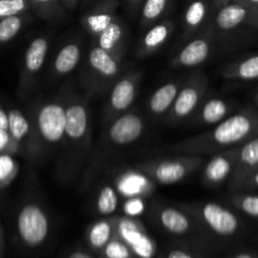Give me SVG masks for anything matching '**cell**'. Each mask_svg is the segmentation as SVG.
Listing matches in <instances>:
<instances>
[{
  "label": "cell",
  "instance_id": "cell-1",
  "mask_svg": "<svg viewBox=\"0 0 258 258\" xmlns=\"http://www.w3.org/2000/svg\"><path fill=\"white\" fill-rule=\"evenodd\" d=\"M257 128V116L251 111H241L229 115L222 122L214 125L206 133L186 138L168 146L166 150L171 154L213 155L246 143Z\"/></svg>",
  "mask_w": 258,
  "mask_h": 258
},
{
  "label": "cell",
  "instance_id": "cell-2",
  "mask_svg": "<svg viewBox=\"0 0 258 258\" xmlns=\"http://www.w3.org/2000/svg\"><path fill=\"white\" fill-rule=\"evenodd\" d=\"M92 117L87 96L67 88V123L62 145L60 174L73 178L83 165L91 150Z\"/></svg>",
  "mask_w": 258,
  "mask_h": 258
},
{
  "label": "cell",
  "instance_id": "cell-3",
  "mask_svg": "<svg viewBox=\"0 0 258 258\" xmlns=\"http://www.w3.org/2000/svg\"><path fill=\"white\" fill-rule=\"evenodd\" d=\"M44 154L60 148L67 123V88L48 100L37 101L29 111Z\"/></svg>",
  "mask_w": 258,
  "mask_h": 258
},
{
  "label": "cell",
  "instance_id": "cell-4",
  "mask_svg": "<svg viewBox=\"0 0 258 258\" xmlns=\"http://www.w3.org/2000/svg\"><path fill=\"white\" fill-rule=\"evenodd\" d=\"M123 62V57L111 54L93 43L85 55L81 75L87 96L102 95L110 91L126 70Z\"/></svg>",
  "mask_w": 258,
  "mask_h": 258
},
{
  "label": "cell",
  "instance_id": "cell-5",
  "mask_svg": "<svg viewBox=\"0 0 258 258\" xmlns=\"http://www.w3.org/2000/svg\"><path fill=\"white\" fill-rule=\"evenodd\" d=\"M15 231L24 246L34 248L47 241L50 232L49 212L44 202L33 193L22 198L15 214Z\"/></svg>",
  "mask_w": 258,
  "mask_h": 258
},
{
  "label": "cell",
  "instance_id": "cell-6",
  "mask_svg": "<svg viewBox=\"0 0 258 258\" xmlns=\"http://www.w3.org/2000/svg\"><path fill=\"white\" fill-rule=\"evenodd\" d=\"M203 155L176 154L175 156L148 159L141 161L136 168L146 174L155 184L170 185L179 183L196 173L204 164Z\"/></svg>",
  "mask_w": 258,
  "mask_h": 258
},
{
  "label": "cell",
  "instance_id": "cell-7",
  "mask_svg": "<svg viewBox=\"0 0 258 258\" xmlns=\"http://www.w3.org/2000/svg\"><path fill=\"white\" fill-rule=\"evenodd\" d=\"M208 87L209 81L206 73L196 72L185 78L173 107L165 116V123L175 126L190 120L208 95Z\"/></svg>",
  "mask_w": 258,
  "mask_h": 258
},
{
  "label": "cell",
  "instance_id": "cell-8",
  "mask_svg": "<svg viewBox=\"0 0 258 258\" xmlns=\"http://www.w3.org/2000/svg\"><path fill=\"white\" fill-rule=\"evenodd\" d=\"M145 131V118L139 110H128L106 125L102 136V146L108 150L127 148L139 141Z\"/></svg>",
  "mask_w": 258,
  "mask_h": 258
},
{
  "label": "cell",
  "instance_id": "cell-9",
  "mask_svg": "<svg viewBox=\"0 0 258 258\" xmlns=\"http://www.w3.org/2000/svg\"><path fill=\"white\" fill-rule=\"evenodd\" d=\"M49 48L50 37L45 34H40L33 38L25 48L17 90L18 96L23 100H25L34 90L38 76L42 72L45 60H47Z\"/></svg>",
  "mask_w": 258,
  "mask_h": 258
},
{
  "label": "cell",
  "instance_id": "cell-10",
  "mask_svg": "<svg viewBox=\"0 0 258 258\" xmlns=\"http://www.w3.org/2000/svg\"><path fill=\"white\" fill-rule=\"evenodd\" d=\"M141 73L134 68H127L117 78L110 90L107 100L103 106V123L107 125L122 113L127 112L133 107L139 95Z\"/></svg>",
  "mask_w": 258,
  "mask_h": 258
},
{
  "label": "cell",
  "instance_id": "cell-11",
  "mask_svg": "<svg viewBox=\"0 0 258 258\" xmlns=\"http://www.w3.org/2000/svg\"><path fill=\"white\" fill-rule=\"evenodd\" d=\"M185 211L206 224L212 232L222 237L236 233L239 221L231 209L214 202H196L185 204Z\"/></svg>",
  "mask_w": 258,
  "mask_h": 258
},
{
  "label": "cell",
  "instance_id": "cell-12",
  "mask_svg": "<svg viewBox=\"0 0 258 258\" xmlns=\"http://www.w3.org/2000/svg\"><path fill=\"white\" fill-rule=\"evenodd\" d=\"M8 130L19 146V154L34 163L43 159L45 155L44 150L30 116L23 113L19 108L12 107L8 110Z\"/></svg>",
  "mask_w": 258,
  "mask_h": 258
},
{
  "label": "cell",
  "instance_id": "cell-13",
  "mask_svg": "<svg viewBox=\"0 0 258 258\" xmlns=\"http://www.w3.org/2000/svg\"><path fill=\"white\" fill-rule=\"evenodd\" d=\"M214 34L216 33L212 23H209L196 38L189 39L186 44L174 55L170 62L171 68H194L206 63L213 53Z\"/></svg>",
  "mask_w": 258,
  "mask_h": 258
},
{
  "label": "cell",
  "instance_id": "cell-14",
  "mask_svg": "<svg viewBox=\"0 0 258 258\" xmlns=\"http://www.w3.org/2000/svg\"><path fill=\"white\" fill-rule=\"evenodd\" d=\"M115 234L131 248L134 254L140 258H153L155 243L146 233L145 228L136 217H115Z\"/></svg>",
  "mask_w": 258,
  "mask_h": 258
},
{
  "label": "cell",
  "instance_id": "cell-15",
  "mask_svg": "<svg viewBox=\"0 0 258 258\" xmlns=\"http://www.w3.org/2000/svg\"><path fill=\"white\" fill-rule=\"evenodd\" d=\"M237 155H238V148H232L213 154L203 168L202 183L207 188L216 189L224 181L231 179L236 168Z\"/></svg>",
  "mask_w": 258,
  "mask_h": 258
},
{
  "label": "cell",
  "instance_id": "cell-16",
  "mask_svg": "<svg viewBox=\"0 0 258 258\" xmlns=\"http://www.w3.org/2000/svg\"><path fill=\"white\" fill-rule=\"evenodd\" d=\"M112 183L123 199H146L154 193L156 186V184L139 168L123 169L115 176Z\"/></svg>",
  "mask_w": 258,
  "mask_h": 258
},
{
  "label": "cell",
  "instance_id": "cell-17",
  "mask_svg": "<svg viewBox=\"0 0 258 258\" xmlns=\"http://www.w3.org/2000/svg\"><path fill=\"white\" fill-rule=\"evenodd\" d=\"M83 60V42L81 38L70 39L62 44L53 57L49 67V80L52 82L66 78L75 72Z\"/></svg>",
  "mask_w": 258,
  "mask_h": 258
},
{
  "label": "cell",
  "instance_id": "cell-18",
  "mask_svg": "<svg viewBox=\"0 0 258 258\" xmlns=\"http://www.w3.org/2000/svg\"><path fill=\"white\" fill-rule=\"evenodd\" d=\"M117 7L118 0H98L82 15L81 23L93 39L117 19Z\"/></svg>",
  "mask_w": 258,
  "mask_h": 258
},
{
  "label": "cell",
  "instance_id": "cell-19",
  "mask_svg": "<svg viewBox=\"0 0 258 258\" xmlns=\"http://www.w3.org/2000/svg\"><path fill=\"white\" fill-rule=\"evenodd\" d=\"M232 111L233 105L231 101L216 96L208 97L207 95L189 121L194 126H214L228 117Z\"/></svg>",
  "mask_w": 258,
  "mask_h": 258
},
{
  "label": "cell",
  "instance_id": "cell-20",
  "mask_svg": "<svg viewBox=\"0 0 258 258\" xmlns=\"http://www.w3.org/2000/svg\"><path fill=\"white\" fill-rule=\"evenodd\" d=\"M175 29V23L170 19H163L148 28L136 48L135 55L141 59L155 54L165 45Z\"/></svg>",
  "mask_w": 258,
  "mask_h": 258
},
{
  "label": "cell",
  "instance_id": "cell-21",
  "mask_svg": "<svg viewBox=\"0 0 258 258\" xmlns=\"http://www.w3.org/2000/svg\"><path fill=\"white\" fill-rule=\"evenodd\" d=\"M128 39H130V32H128L127 25L118 17L115 22L111 23L93 39V43H96L102 49L107 50L111 54L125 58L128 47Z\"/></svg>",
  "mask_w": 258,
  "mask_h": 258
},
{
  "label": "cell",
  "instance_id": "cell-22",
  "mask_svg": "<svg viewBox=\"0 0 258 258\" xmlns=\"http://www.w3.org/2000/svg\"><path fill=\"white\" fill-rule=\"evenodd\" d=\"M154 217L165 231L173 234H185L193 228L191 214L185 209H178L171 206L154 203Z\"/></svg>",
  "mask_w": 258,
  "mask_h": 258
},
{
  "label": "cell",
  "instance_id": "cell-23",
  "mask_svg": "<svg viewBox=\"0 0 258 258\" xmlns=\"http://www.w3.org/2000/svg\"><path fill=\"white\" fill-rule=\"evenodd\" d=\"M183 83L184 80L180 78V80L168 81L164 85H161L160 87L156 88L153 95L149 97L148 102H146L148 112L155 118H165V116L168 115L169 111L173 107L176 96H178Z\"/></svg>",
  "mask_w": 258,
  "mask_h": 258
},
{
  "label": "cell",
  "instance_id": "cell-24",
  "mask_svg": "<svg viewBox=\"0 0 258 258\" xmlns=\"http://www.w3.org/2000/svg\"><path fill=\"white\" fill-rule=\"evenodd\" d=\"M258 168V138L246 141L238 148L236 168L229 179V189L237 190L242 181Z\"/></svg>",
  "mask_w": 258,
  "mask_h": 258
},
{
  "label": "cell",
  "instance_id": "cell-25",
  "mask_svg": "<svg viewBox=\"0 0 258 258\" xmlns=\"http://www.w3.org/2000/svg\"><path fill=\"white\" fill-rule=\"evenodd\" d=\"M209 12L211 8L208 0H190L188 3L183 15V34L180 42L189 40L209 24Z\"/></svg>",
  "mask_w": 258,
  "mask_h": 258
},
{
  "label": "cell",
  "instance_id": "cell-26",
  "mask_svg": "<svg viewBox=\"0 0 258 258\" xmlns=\"http://www.w3.org/2000/svg\"><path fill=\"white\" fill-rule=\"evenodd\" d=\"M249 17H251V12L248 8L239 3L231 2L217 9L212 27H213L214 33H229L243 24Z\"/></svg>",
  "mask_w": 258,
  "mask_h": 258
},
{
  "label": "cell",
  "instance_id": "cell-27",
  "mask_svg": "<svg viewBox=\"0 0 258 258\" xmlns=\"http://www.w3.org/2000/svg\"><path fill=\"white\" fill-rule=\"evenodd\" d=\"M115 236V217L96 221L88 227L87 241L95 249H103Z\"/></svg>",
  "mask_w": 258,
  "mask_h": 258
},
{
  "label": "cell",
  "instance_id": "cell-28",
  "mask_svg": "<svg viewBox=\"0 0 258 258\" xmlns=\"http://www.w3.org/2000/svg\"><path fill=\"white\" fill-rule=\"evenodd\" d=\"M222 76L226 80L252 81L258 78V54L239 59L224 67Z\"/></svg>",
  "mask_w": 258,
  "mask_h": 258
},
{
  "label": "cell",
  "instance_id": "cell-29",
  "mask_svg": "<svg viewBox=\"0 0 258 258\" xmlns=\"http://www.w3.org/2000/svg\"><path fill=\"white\" fill-rule=\"evenodd\" d=\"M30 22H32L30 12L2 18L0 19V45L9 44L10 42H13Z\"/></svg>",
  "mask_w": 258,
  "mask_h": 258
},
{
  "label": "cell",
  "instance_id": "cell-30",
  "mask_svg": "<svg viewBox=\"0 0 258 258\" xmlns=\"http://www.w3.org/2000/svg\"><path fill=\"white\" fill-rule=\"evenodd\" d=\"M120 194L116 190L113 183H106L101 185L95 196L96 212L101 216L110 217L117 211L120 204Z\"/></svg>",
  "mask_w": 258,
  "mask_h": 258
},
{
  "label": "cell",
  "instance_id": "cell-31",
  "mask_svg": "<svg viewBox=\"0 0 258 258\" xmlns=\"http://www.w3.org/2000/svg\"><path fill=\"white\" fill-rule=\"evenodd\" d=\"M32 10L45 20H59L66 15L60 0H29Z\"/></svg>",
  "mask_w": 258,
  "mask_h": 258
},
{
  "label": "cell",
  "instance_id": "cell-32",
  "mask_svg": "<svg viewBox=\"0 0 258 258\" xmlns=\"http://www.w3.org/2000/svg\"><path fill=\"white\" fill-rule=\"evenodd\" d=\"M14 155L0 154V189H4L17 176L19 166L13 158Z\"/></svg>",
  "mask_w": 258,
  "mask_h": 258
},
{
  "label": "cell",
  "instance_id": "cell-33",
  "mask_svg": "<svg viewBox=\"0 0 258 258\" xmlns=\"http://www.w3.org/2000/svg\"><path fill=\"white\" fill-rule=\"evenodd\" d=\"M32 12L29 0H0V19Z\"/></svg>",
  "mask_w": 258,
  "mask_h": 258
},
{
  "label": "cell",
  "instance_id": "cell-34",
  "mask_svg": "<svg viewBox=\"0 0 258 258\" xmlns=\"http://www.w3.org/2000/svg\"><path fill=\"white\" fill-rule=\"evenodd\" d=\"M103 253L106 258H131L134 252L122 239H120L115 234L112 239L105 246Z\"/></svg>",
  "mask_w": 258,
  "mask_h": 258
},
{
  "label": "cell",
  "instance_id": "cell-35",
  "mask_svg": "<svg viewBox=\"0 0 258 258\" xmlns=\"http://www.w3.org/2000/svg\"><path fill=\"white\" fill-rule=\"evenodd\" d=\"M231 202L243 213L251 217H258V196H241L237 194L231 198Z\"/></svg>",
  "mask_w": 258,
  "mask_h": 258
},
{
  "label": "cell",
  "instance_id": "cell-36",
  "mask_svg": "<svg viewBox=\"0 0 258 258\" xmlns=\"http://www.w3.org/2000/svg\"><path fill=\"white\" fill-rule=\"evenodd\" d=\"M0 154H8V155L19 154V146L10 135L9 130H0Z\"/></svg>",
  "mask_w": 258,
  "mask_h": 258
},
{
  "label": "cell",
  "instance_id": "cell-37",
  "mask_svg": "<svg viewBox=\"0 0 258 258\" xmlns=\"http://www.w3.org/2000/svg\"><path fill=\"white\" fill-rule=\"evenodd\" d=\"M144 201H145V199L141 198L125 199V203H123V212H125L126 216L136 217L139 216V214L143 213L144 208H145Z\"/></svg>",
  "mask_w": 258,
  "mask_h": 258
},
{
  "label": "cell",
  "instance_id": "cell-38",
  "mask_svg": "<svg viewBox=\"0 0 258 258\" xmlns=\"http://www.w3.org/2000/svg\"><path fill=\"white\" fill-rule=\"evenodd\" d=\"M249 188H258V168L254 171H252L243 181L238 189H249Z\"/></svg>",
  "mask_w": 258,
  "mask_h": 258
},
{
  "label": "cell",
  "instance_id": "cell-39",
  "mask_svg": "<svg viewBox=\"0 0 258 258\" xmlns=\"http://www.w3.org/2000/svg\"><path fill=\"white\" fill-rule=\"evenodd\" d=\"M145 0H126V5H127V10L133 15H135L139 10L143 8Z\"/></svg>",
  "mask_w": 258,
  "mask_h": 258
},
{
  "label": "cell",
  "instance_id": "cell-40",
  "mask_svg": "<svg viewBox=\"0 0 258 258\" xmlns=\"http://www.w3.org/2000/svg\"><path fill=\"white\" fill-rule=\"evenodd\" d=\"M232 2L239 3V4L244 5L246 8H248L251 14H253L254 12L258 10V0H232Z\"/></svg>",
  "mask_w": 258,
  "mask_h": 258
},
{
  "label": "cell",
  "instance_id": "cell-41",
  "mask_svg": "<svg viewBox=\"0 0 258 258\" xmlns=\"http://www.w3.org/2000/svg\"><path fill=\"white\" fill-rule=\"evenodd\" d=\"M9 128V117H8V111L0 106V130H8Z\"/></svg>",
  "mask_w": 258,
  "mask_h": 258
},
{
  "label": "cell",
  "instance_id": "cell-42",
  "mask_svg": "<svg viewBox=\"0 0 258 258\" xmlns=\"http://www.w3.org/2000/svg\"><path fill=\"white\" fill-rule=\"evenodd\" d=\"M166 258H194L189 252L183 251V249H173L166 254Z\"/></svg>",
  "mask_w": 258,
  "mask_h": 258
},
{
  "label": "cell",
  "instance_id": "cell-43",
  "mask_svg": "<svg viewBox=\"0 0 258 258\" xmlns=\"http://www.w3.org/2000/svg\"><path fill=\"white\" fill-rule=\"evenodd\" d=\"M66 10H75L81 3V0H60Z\"/></svg>",
  "mask_w": 258,
  "mask_h": 258
},
{
  "label": "cell",
  "instance_id": "cell-44",
  "mask_svg": "<svg viewBox=\"0 0 258 258\" xmlns=\"http://www.w3.org/2000/svg\"><path fill=\"white\" fill-rule=\"evenodd\" d=\"M4 247H5L4 229H3L2 222H0V258H3V254H4Z\"/></svg>",
  "mask_w": 258,
  "mask_h": 258
},
{
  "label": "cell",
  "instance_id": "cell-45",
  "mask_svg": "<svg viewBox=\"0 0 258 258\" xmlns=\"http://www.w3.org/2000/svg\"><path fill=\"white\" fill-rule=\"evenodd\" d=\"M213 2V5L216 9H219V8H222L223 5L228 4V3H231L232 0H212Z\"/></svg>",
  "mask_w": 258,
  "mask_h": 258
},
{
  "label": "cell",
  "instance_id": "cell-46",
  "mask_svg": "<svg viewBox=\"0 0 258 258\" xmlns=\"http://www.w3.org/2000/svg\"><path fill=\"white\" fill-rule=\"evenodd\" d=\"M68 258H91V257L88 256L87 253H85V252L77 251V252H73V253L71 254V256Z\"/></svg>",
  "mask_w": 258,
  "mask_h": 258
},
{
  "label": "cell",
  "instance_id": "cell-47",
  "mask_svg": "<svg viewBox=\"0 0 258 258\" xmlns=\"http://www.w3.org/2000/svg\"><path fill=\"white\" fill-rule=\"evenodd\" d=\"M251 20H254V22H258V10L257 12H254L253 14H251Z\"/></svg>",
  "mask_w": 258,
  "mask_h": 258
},
{
  "label": "cell",
  "instance_id": "cell-48",
  "mask_svg": "<svg viewBox=\"0 0 258 258\" xmlns=\"http://www.w3.org/2000/svg\"><path fill=\"white\" fill-rule=\"evenodd\" d=\"M236 258H253V257H251L249 254H238V256H236Z\"/></svg>",
  "mask_w": 258,
  "mask_h": 258
},
{
  "label": "cell",
  "instance_id": "cell-49",
  "mask_svg": "<svg viewBox=\"0 0 258 258\" xmlns=\"http://www.w3.org/2000/svg\"><path fill=\"white\" fill-rule=\"evenodd\" d=\"M256 101H257V103H258V97H257V100H256Z\"/></svg>",
  "mask_w": 258,
  "mask_h": 258
},
{
  "label": "cell",
  "instance_id": "cell-50",
  "mask_svg": "<svg viewBox=\"0 0 258 258\" xmlns=\"http://www.w3.org/2000/svg\"><path fill=\"white\" fill-rule=\"evenodd\" d=\"M86 2H90V0H86Z\"/></svg>",
  "mask_w": 258,
  "mask_h": 258
}]
</instances>
